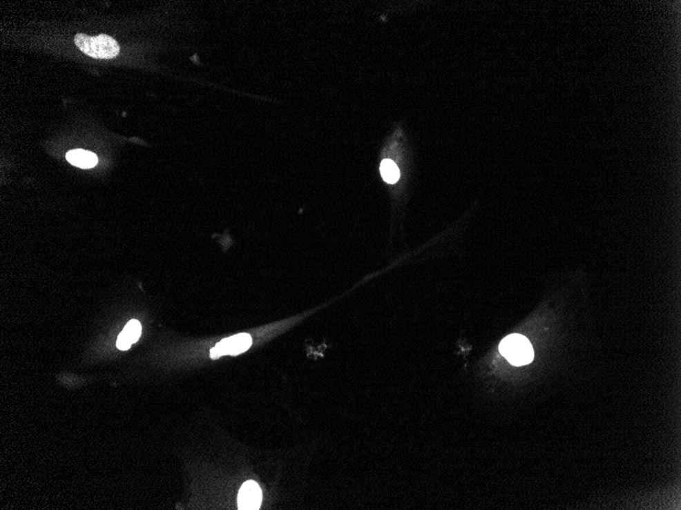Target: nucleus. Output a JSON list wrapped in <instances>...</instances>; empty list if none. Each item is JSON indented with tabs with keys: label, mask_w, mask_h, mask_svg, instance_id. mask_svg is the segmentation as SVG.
<instances>
[{
	"label": "nucleus",
	"mask_w": 681,
	"mask_h": 510,
	"mask_svg": "<svg viewBox=\"0 0 681 510\" xmlns=\"http://www.w3.org/2000/svg\"><path fill=\"white\" fill-rule=\"evenodd\" d=\"M77 47L88 57L98 59H115L119 52V43L111 36L102 35L90 37L85 34L75 36Z\"/></svg>",
	"instance_id": "1"
},
{
	"label": "nucleus",
	"mask_w": 681,
	"mask_h": 510,
	"mask_svg": "<svg viewBox=\"0 0 681 510\" xmlns=\"http://www.w3.org/2000/svg\"><path fill=\"white\" fill-rule=\"evenodd\" d=\"M501 355L513 366H524L532 363L533 349L530 340L520 334H511L501 342L499 346Z\"/></svg>",
	"instance_id": "2"
},
{
	"label": "nucleus",
	"mask_w": 681,
	"mask_h": 510,
	"mask_svg": "<svg viewBox=\"0 0 681 510\" xmlns=\"http://www.w3.org/2000/svg\"><path fill=\"white\" fill-rule=\"evenodd\" d=\"M252 344V338L249 334L240 333L231 337L224 338L218 342L211 351V357L218 359L222 355H237L245 353Z\"/></svg>",
	"instance_id": "3"
},
{
	"label": "nucleus",
	"mask_w": 681,
	"mask_h": 510,
	"mask_svg": "<svg viewBox=\"0 0 681 510\" xmlns=\"http://www.w3.org/2000/svg\"><path fill=\"white\" fill-rule=\"evenodd\" d=\"M261 501H262V492L256 482L248 481L243 484L238 494L239 509H259Z\"/></svg>",
	"instance_id": "4"
},
{
	"label": "nucleus",
	"mask_w": 681,
	"mask_h": 510,
	"mask_svg": "<svg viewBox=\"0 0 681 510\" xmlns=\"http://www.w3.org/2000/svg\"><path fill=\"white\" fill-rule=\"evenodd\" d=\"M142 332L140 322L137 320L128 321L117 340V347L121 351H127L135 342H138Z\"/></svg>",
	"instance_id": "5"
},
{
	"label": "nucleus",
	"mask_w": 681,
	"mask_h": 510,
	"mask_svg": "<svg viewBox=\"0 0 681 510\" xmlns=\"http://www.w3.org/2000/svg\"><path fill=\"white\" fill-rule=\"evenodd\" d=\"M66 160L74 166L83 169L92 168L98 164V158L95 154L80 149L68 152Z\"/></svg>",
	"instance_id": "6"
},
{
	"label": "nucleus",
	"mask_w": 681,
	"mask_h": 510,
	"mask_svg": "<svg viewBox=\"0 0 681 510\" xmlns=\"http://www.w3.org/2000/svg\"><path fill=\"white\" fill-rule=\"evenodd\" d=\"M381 173H382L383 181L385 183H397L400 177L399 168H398L395 162L390 159H385L382 162V165H381Z\"/></svg>",
	"instance_id": "7"
}]
</instances>
